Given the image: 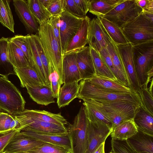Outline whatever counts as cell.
<instances>
[{"instance_id": "obj_30", "label": "cell", "mask_w": 153, "mask_h": 153, "mask_svg": "<svg viewBox=\"0 0 153 153\" xmlns=\"http://www.w3.org/2000/svg\"><path fill=\"white\" fill-rule=\"evenodd\" d=\"M122 0H90L88 11L97 16L105 15Z\"/></svg>"}, {"instance_id": "obj_15", "label": "cell", "mask_w": 153, "mask_h": 153, "mask_svg": "<svg viewBox=\"0 0 153 153\" xmlns=\"http://www.w3.org/2000/svg\"><path fill=\"white\" fill-rule=\"evenodd\" d=\"M76 62L81 80L90 79L96 75L89 46H85L76 52Z\"/></svg>"}, {"instance_id": "obj_25", "label": "cell", "mask_w": 153, "mask_h": 153, "mask_svg": "<svg viewBox=\"0 0 153 153\" xmlns=\"http://www.w3.org/2000/svg\"><path fill=\"white\" fill-rule=\"evenodd\" d=\"M8 38L0 39V75L7 79L10 75H16L14 67L8 59Z\"/></svg>"}, {"instance_id": "obj_5", "label": "cell", "mask_w": 153, "mask_h": 153, "mask_svg": "<svg viewBox=\"0 0 153 153\" xmlns=\"http://www.w3.org/2000/svg\"><path fill=\"white\" fill-rule=\"evenodd\" d=\"M37 35L49 62L54 67L63 84L61 50L48 21L39 25Z\"/></svg>"}, {"instance_id": "obj_35", "label": "cell", "mask_w": 153, "mask_h": 153, "mask_svg": "<svg viewBox=\"0 0 153 153\" xmlns=\"http://www.w3.org/2000/svg\"><path fill=\"white\" fill-rule=\"evenodd\" d=\"M7 0H0V22L4 26L14 33V22L10 3Z\"/></svg>"}, {"instance_id": "obj_11", "label": "cell", "mask_w": 153, "mask_h": 153, "mask_svg": "<svg viewBox=\"0 0 153 153\" xmlns=\"http://www.w3.org/2000/svg\"><path fill=\"white\" fill-rule=\"evenodd\" d=\"M84 18L77 17L65 10L61 14L60 34L62 56L68 45L79 29Z\"/></svg>"}, {"instance_id": "obj_28", "label": "cell", "mask_w": 153, "mask_h": 153, "mask_svg": "<svg viewBox=\"0 0 153 153\" xmlns=\"http://www.w3.org/2000/svg\"><path fill=\"white\" fill-rule=\"evenodd\" d=\"M14 70L19 79L21 86L24 88L27 85L33 87L44 85L35 71L29 67L16 68Z\"/></svg>"}, {"instance_id": "obj_44", "label": "cell", "mask_w": 153, "mask_h": 153, "mask_svg": "<svg viewBox=\"0 0 153 153\" xmlns=\"http://www.w3.org/2000/svg\"><path fill=\"white\" fill-rule=\"evenodd\" d=\"M49 80L53 96L55 98H57L61 85L62 84L54 67L50 63Z\"/></svg>"}, {"instance_id": "obj_39", "label": "cell", "mask_w": 153, "mask_h": 153, "mask_svg": "<svg viewBox=\"0 0 153 153\" xmlns=\"http://www.w3.org/2000/svg\"><path fill=\"white\" fill-rule=\"evenodd\" d=\"M99 52L107 67L116 79L119 82L128 87L126 79L121 74L114 66L106 48L102 49Z\"/></svg>"}, {"instance_id": "obj_42", "label": "cell", "mask_w": 153, "mask_h": 153, "mask_svg": "<svg viewBox=\"0 0 153 153\" xmlns=\"http://www.w3.org/2000/svg\"><path fill=\"white\" fill-rule=\"evenodd\" d=\"M140 97L141 105L150 114L153 116V93L148 88H141L138 92Z\"/></svg>"}, {"instance_id": "obj_48", "label": "cell", "mask_w": 153, "mask_h": 153, "mask_svg": "<svg viewBox=\"0 0 153 153\" xmlns=\"http://www.w3.org/2000/svg\"><path fill=\"white\" fill-rule=\"evenodd\" d=\"M60 15L52 16L48 21L52 27L54 37L57 40L61 50L60 34Z\"/></svg>"}, {"instance_id": "obj_14", "label": "cell", "mask_w": 153, "mask_h": 153, "mask_svg": "<svg viewBox=\"0 0 153 153\" xmlns=\"http://www.w3.org/2000/svg\"><path fill=\"white\" fill-rule=\"evenodd\" d=\"M45 142L36 140L18 131L5 148V151L26 152L38 147Z\"/></svg>"}, {"instance_id": "obj_51", "label": "cell", "mask_w": 153, "mask_h": 153, "mask_svg": "<svg viewBox=\"0 0 153 153\" xmlns=\"http://www.w3.org/2000/svg\"><path fill=\"white\" fill-rule=\"evenodd\" d=\"M75 3L83 12L86 16L88 11L90 0H74Z\"/></svg>"}, {"instance_id": "obj_24", "label": "cell", "mask_w": 153, "mask_h": 153, "mask_svg": "<svg viewBox=\"0 0 153 153\" xmlns=\"http://www.w3.org/2000/svg\"><path fill=\"white\" fill-rule=\"evenodd\" d=\"M79 88L78 82L64 84L60 88L57 98V103L59 108L68 105L77 98Z\"/></svg>"}, {"instance_id": "obj_21", "label": "cell", "mask_w": 153, "mask_h": 153, "mask_svg": "<svg viewBox=\"0 0 153 153\" xmlns=\"http://www.w3.org/2000/svg\"><path fill=\"white\" fill-rule=\"evenodd\" d=\"M127 140L137 153H153V136L138 130Z\"/></svg>"}, {"instance_id": "obj_32", "label": "cell", "mask_w": 153, "mask_h": 153, "mask_svg": "<svg viewBox=\"0 0 153 153\" xmlns=\"http://www.w3.org/2000/svg\"><path fill=\"white\" fill-rule=\"evenodd\" d=\"M8 58L9 61L14 68L29 67L22 50L14 43L9 40Z\"/></svg>"}, {"instance_id": "obj_31", "label": "cell", "mask_w": 153, "mask_h": 153, "mask_svg": "<svg viewBox=\"0 0 153 153\" xmlns=\"http://www.w3.org/2000/svg\"><path fill=\"white\" fill-rule=\"evenodd\" d=\"M91 53L95 70L96 75L119 82L108 69L99 52L91 48Z\"/></svg>"}, {"instance_id": "obj_50", "label": "cell", "mask_w": 153, "mask_h": 153, "mask_svg": "<svg viewBox=\"0 0 153 153\" xmlns=\"http://www.w3.org/2000/svg\"><path fill=\"white\" fill-rule=\"evenodd\" d=\"M143 12L153 13V0H135Z\"/></svg>"}, {"instance_id": "obj_54", "label": "cell", "mask_w": 153, "mask_h": 153, "mask_svg": "<svg viewBox=\"0 0 153 153\" xmlns=\"http://www.w3.org/2000/svg\"><path fill=\"white\" fill-rule=\"evenodd\" d=\"M1 153H27L24 152H11L4 151Z\"/></svg>"}, {"instance_id": "obj_17", "label": "cell", "mask_w": 153, "mask_h": 153, "mask_svg": "<svg viewBox=\"0 0 153 153\" xmlns=\"http://www.w3.org/2000/svg\"><path fill=\"white\" fill-rule=\"evenodd\" d=\"M76 52L62 56V78L64 84L81 80L76 62Z\"/></svg>"}, {"instance_id": "obj_27", "label": "cell", "mask_w": 153, "mask_h": 153, "mask_svg": "<svg viewBox=\"0 0 153 153\" xmlns=\"http://www.w3.org/2000/svg\"><path fill=\"white\" fill-rule=\"evenodd\" d=\"M97 16L108 35L114 43L118 45L129 43L120 28L102 16Z\"/></svg>"}, {"instance_id": "obj_37", "label": "cell", "mask_w": 153, "mask_h": 153, "mask_svg": "<svg viewBox=\"0 0 153 153\" xmlns=\"http://www.w3.org/2000/svg\"><path fill=\"white\" fill-rule=\"evenodd\" d=\"M83 101L82 104L84 107L86 116L89 120L92 122L101 121L112 128L111 123L106 117L93 105L85 100Z\"/></svg>"}, {"instance_id": "obj_36", "label": "cell", "mask_w": 153, "mask_h": 153, "mask_svg": "<svg viewBox=\"0 0 153 153\" xmlns=\"http://www.w3.org/2000/svg\"><path fill=\"white\" fill-rule=\"evenodd\" d=\"M26 36L31 47L36 72L43 84L44 85H47V79L42 64L34 41L31 34H27Z\"/></svg>"}, {"instance_id": "obj_1", "label": "cell", "mask_w": 153, "mask_h": 153, "mask_svg": "<svg viewBox=\"0 0 153 153\" xmlns=\"http://www.w3.org/2000/svg\"><path fill=\"white\" fill-rule=\"evenodd\" d=\"M77 98L82 100L91 99L95 100L124 101L140 106V97L137 93H120L100 88L94 85L88 79L80 80Z\"/></svg>"}, {"instance_id": "obj_40", "label": "cell", "mask_w": 153, "mask_h": 153, "mask_svg": "<svg viewBox=\"0 0 153 153\" xmlns=\"http://www.w3.org/2000/svg\"><path fill=\"white\" fill-rule=\"evenodd\" d=\"M27 153H72L67 147L45 143Z\"/></svg>"}, {"instance_id": "obj_26", "label": "cell", "mask_w": 153, "mask_h": 153, "mask_svg": "<svg viewBox=\"0 0 153 153\" xmlns=\"http://www.w3.org/2000/svg\"><path fill=\"white\" fill-rule=\"evenodd\" d=\"M138 131L133 119L126 120L114 127L110 135L112 139L127 140Z\"/></svg>"}, {"instance_id": "obj_7", "label": "cell", "mask_w": 153, "mask_h": 153, "mask_svg": "<svg viewBox=\"0 0 153 153\" xmlns=\"http://www.w3.org/2000/svg\"><path fill=\"white\" fill-rule=\"evenodd\" d=\"M67 128L72 153H85L88 145V120L84 106Z\"/></svg>"}, {"instance_id": "obj_55", "label": "cell", "mask_w": 153, "mask_h": 153, "mask_svg": "<svg viewBox=\"0 0 153 153\" xmlns=\"http://www.w3.org/2000/svg\"><path fill=\"white\" fill-rule=\"evenodd\" d=\"M116 153L115 152L113 151H111V152H110V153Z\"/></svg>"}, {"instance_id": "obj_2", "label": "cell", "mask_w": 153, "mask_h": 153, "mask_svg": "<svg viewBox=\"0 0 153 153\" xmlns=\"http://www.w3.org/2000/svg\"><path fill=\"white\" fill-rule=\"evenodd\" d=\"M93 105L111 122L112 129L123 121L133 119L140 106L124 101H106L85 99Z\"/></svg>"}, {"instance_id": "obj_38", "label": "cell", "mask_w": 153, "mask_h": 153, "mask_svg": "<svg viewBox=\"0 0 153 153\" xmlns=\"http://www.w3.org/2000/svg\"><path fill=\"white\" fill-rule=\"evenodd\" d=\"M35 42L37 51L41 61L47 79V85L51 87L49 80L50 63L37 34H31Z\"/></svg>"}, {"instance_id": "obj_8", "label": "cell", "mask_w": 153, "mask_h": 153, "mask_svg": "<svg viewBox=\"0 0 153 153\" xmlns=\"http://www.w3.org/2000/svg\"><path fill=\"white\" fill-rule=\"evenodd\" d=\"M143 12L135 0H122L111 10L102 17L120 28L133 20Z\"/></svg>"}, {"instance_id": "obj_19", "label": "cell", "mask_w": 153, "mask_h": 153, "mask_svg": "<svg viewBox=\"0 0 153 153\" xmlns=\"http://www.w3.org/2000/svg\"><path fill=\"white\" fill-rule=\"evenodd\" d=\"M30 97L38 104L47 105L55 102L51 87L44 85L30 87L26 86Z\"/></svg>"}, {"instance_id": "obj_10", "label": "cell", "mask_w": 153, "mask_h": 153, "mask_svg": "<svg viewBox=\"0 0 153 153\" xmlns=\"http://www.w3.org/2000/svg\"><path fill=\"white\" fill-rule=\"evenodd\" d=\"M116 45L121 59L128 87L133 91L138 93L140 87L134 65L133 45L130 43Z\"/></svg>"}, {"instance_id": "obj_49", "label": "cell", "mask_w": 153, "mask_h": 153, "mask_svg": "<svg viewBox=\"0 0 153 153\" xmlns=\"http://www.w3.org/2000/svg\"><path fill=\"white\" fill-rule=\"evenodd\" d=\"M16 130H11L5 134H0V153L4 149L15 134L18 132Z\"/></svg>"}, {"instance_id": "obj_52", "label": "cell", "mask_w": 153, "mask_h": 153, "mask_svg": "<svg viewBox=\"0 0 153 153\" xmlns=\"http://www.w3.org/2000/svg\"><path fill=\"white\" fill-rule=\"evenodd\" d=\"M105 142L102 143L96 149L94 153H105Z\"/></svg>"}, {"instance_id": "obj_12", "label": "cell", "mask_w": 153, "mask_h": 153, "mask_svg": "<svg viewBox=\"0 0 153 153\" xmlns=\"http://www.w3.org/2000/svg\"><path fill=\"white\" fill-rule=\"evenodd\" d=\"M87 120L88 145L85 153H94L102 143L105 142L112 129L101 121L92 122Z\"/></svg>"}, {"instance_id": "obj_4", "label": "cell", "mask_w": 153, "mask_h": 153, "mask_svg": "<svg viewBox=\"0 0 153 153\" xmlns=\"http://www.w3.org/2000/svg\"><path fill=\"white\" fill-rule=\"evenodd\" d=\"M121 29L133 45L153 40V13L142 12Z\"/></svg>"}, {"instance_id": "obj_53", "label": "cell", "mask_w": 153, "mask_h": 153, "mask_svg": "<svg viewBox=\"0 0 153 153\" xmlns=\"http://www.w3.org/2000/svg\"><path fill=\"white\" fill-rule=\"evenodd\" d=\"M42 5L46 9L51 0H39Z\"/></svg>"}, {"instance_id": "obj_18", "label": "cell", "mask_w": 153, "mask_h": 153, "mask_svg": "<svg viewBox=\"0 0 153 153\" xmlns=\"http://www.w3.org/2000/svg\"><path fill=\"white\" fill-rule=\"evenodd\" d=\"M89 18L86 16L76 33L67 46L64 55L76 52L83 48L88 43Z\"/></svg>"}, {"instance_id": "obj_29", "label": "cell", "mask_w": 153, "mask_h": 153, "mask_svg": "<svg viewBox=\"0 0 153 153\" xmlns=\"http://www.w3.org/2000/svg\"><path fill=\"white\" fill-rule=\"evenodd\" d=\"M87 79L94 85L104 89L123 93H131L134 92L129 87L119 82L98 76L95 75Z\"/></svg>"}, {"instance_id": "obj_16", "label": "cell", "mask_w": 153, "mask_h": 153, "mask_svg": "<svg viewBox=\"0 0 153 153\" xmlns=\"http://www.w3.org/2000/svg\"><path fill=\"white\" fill-rule=\"evenodd\" d=\"M13 2L16 12L27 31L31 34H38L39 25L30 10L27 1L14 0Z\"/></svg>"}, {"instance_id": "obj_47", "label": "cell", "mask_w": 153, "mask_h": 153, "mask_svg": "<svg viewBox=\"0 0 153 153\" xmlns=\"http://www.w3.org/2000/svg\"><path fill=\"white\" fill-rule=\"evenodd\" d=\"M13 119L12 115L0 112V134H5L10 131V126Z\"/></svg>"}, {"instance_id": "obj_34", "label": "cell", "mask_w": 153, "mask_h": 153, "mask_svg": "<svg viewBox=\"0 0 153 153\" xmlns=\"http://www.w3.org/2000/svg\"><path fill=\"white\" fill-rule=\"evenodd\" d=\"M26 1L32 14L39 25L49 20L51 16L39 0H28Z\"/></svg>"}, {"instance_id": "obj_20", "label": "cell", "mask_w": 153, "mask_h": 153, "mask_svg": "<svg viewBox=\"0 0 153 153\" xmlns=\"http://www.w3.org/2000/svg\"><path fill=\"white\" fill-rule=\"evenodd\" d=\"M20 131L23 134L36 140L46 143L67 147L71 149L68 133L65 134L55 135L29 130H22Z\"/></svg>"}, {"instance_id": "obj_41", "label": "cell", "mask_w": 153, "mask_h": 153, "mask_svg": "<svg viewBox=\"0 0 153 153\" xmlns=\"http://www.w3.org/2000/svg\"><path fill=\"white\" fill-rule=\"evenodd\" d=\"M106 48L114 66L121 74L126 79L121 59L116 45L112 41L108 44Z\"/></svg>"}, {"instance_id": "obj_6", "label": "cell", "mask_w": 153, "mask_h": 153, "mask_svg": "<svg viewBox=\"0 0 153 153\" xmlns=\"http://www.w3.org/2000/svg\"><path fill=\"white\" fill-rule=\"evenodd\" d=\"M25 103L14 85L8 79L0 76V111L13 116L23 111Z\"/></svg>"}, {"instance_id": "obj_33", "label": "cell", "mask_w": 153, "mask_h": 153, "mask_svg": "<svg viewBox=\"0 0 153 153\" xmlns=\"http://www.w3.org/2000/svg\"><path fill=\"white\" fill-rule=\"evenodd\" d=\"M9 40L21 49L24 54L29 67L36 72L32 52L26 35H16L9 38Z\"/></svg>"}, {"instance_id": "obj_45", "label": "cell", "mask_w": 153, "mask_h": 153, "mask_svg": "<svg viewBox=\"0 0 153 153\" xmlns=\"http://www.w3.org/2000/svg\"><path fill=\"white\" fill-rule=\"evenodd\" d=\"M64 7L65 11L77 17L83 18L86 16L79 9L74 0H64Z\"/></svg>"}, {"instance_id": "obj_3", "label": "cell", "mask_w": 153, "mask_h": 153, "mask_svg": "<svg viewBox=\"0 0 153 153\" xmlns=\"http://www.w3.org/2000/svg\"><path fill=\"white\" fill-rule=\"evenodd\" d=\"M132 52L135 70L140 88H147L148 84L153 79V40L133 45Z\"/></svg>"}, {"instance_id": "obj_43", "label": "cell", "mask_w": 153, "mask_h": 153, "mask_svg": "<svg viewBox=\"0 0 153 153\" xmlns=\"http://www.w3.org/2000/svg\"><path fill=\"white\" fill-rule=\"evenodd\" d=\"M112 151L116 153H137L130 146L127 140L112 139Z\"/></svg>"}, {"instance_id": "obj_46", "label": "cell", "mask_w": 153, "mask_h": 153, "mask_svg": "<svg viewBox=\"0 0 153 153\" xmlns=\"http://www.w3.org/2000/svg\"><path fill=\"white\" fill-rule=\"evenodd\" d=\"M47 10L51 16L60 15L65 11L64 0H51Z\"/></svg>"}, {"instance_id": "obj_13", "label": "cell", "mask_w": 153, "mask_h": 153, "mask_svg": "<svg viewBox=\"0 0 153 153\" xmlns=\"http://www.w3.org/2000/svg\"><path fill=\"white\" fill-rule=\"evenodd\" d=\"M111 41L97 18L91 20L89 29V46L99 52L102 49L106 48Z\"/></svg>"}, {"instance_id": "obj_9", "label": "cell", "mask_w": 153, "mask_h": 153, "mask_svg": "<svg viewBox=\"0 0 153 153\" xmlns=\"http://www.w3.org/2000/svg\"><path fill=\"white\" fill-rule=\"evenodd\" d=\"M19 123V131L29 130L55 135L67 134V128L62 126L27 117L21 112L12 116Z\"/></svg>"}, {"instance_id": "obj_22", "label": "cell", "mask_w": 153, "mask_h": 153, "mask_svg": "<svg viewBox=\"0 0 153 153\" xmlns=\"http://www.w3.org/2000/svg\"><path fill=\"white\" fill-rule=\"evenodd\" d=\"M31 118L58 125L65 126L67 124L66 120L60 113L54 114L45 110L25 109L21 112Z\"/></svg>"}, {"instance_id": "obj_23", "label": "cell", "mask_w": 153, "mask_h": 153, "mask_svg": "<svg viewBox=\"0 0 153 153\" xmlns=\"http://www.w3.org/2000/svg\"><path fill=\"white\" fill-rule=\"evenodd\" d=\"M153 117L140 105L133 118L138 130L153 136Z\"/></svg>"}]
</instances>
